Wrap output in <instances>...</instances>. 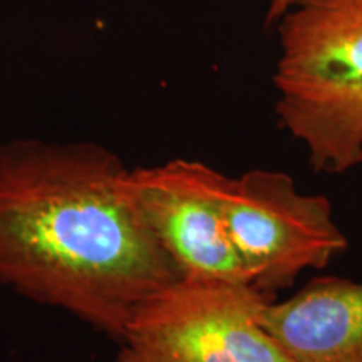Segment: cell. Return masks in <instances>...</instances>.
<instances>
[{"mask_svg": "<svg viewBox=\"0 0 362 362\" xmlns=\"http://www.w3.org/2000/svg\"><path fill=\"white\" fill-rule=\"evenodd\" d=\"M128 173L90 141L0 144V284L121 341L136 307L181 279Z\"/></svg>", "mask_w": 362, "mask_h": 362, "instance_id": "obj_1", "label": "cell"}, {"mask_svg": "<svg viewBox=\"0 0 362 362\" xmlns=\"http://www.w3.org/2000/svg\"><path fill=\"white\" fill-rule=\"evenodd\" d=\"M280 128L307 149L312 170L362 165V0H296L275 22Z\"/></svg>", "mask_w": 362, "mask_h": 362, "instance_id": "obj_2", "label": "cell"}, {"mask_svg": "<svg viewBox=\"0 0 362 362\" xmlns=\"http://www.w3.org/2000/svg\"><path fill=\"white\" fill-rule=\"evenodd\" d=\"M250 284L178 279L136 307L121 344L153 362H293L260 324Z\"/></svg>", "mask_w": 362, "mask_h": 362, "instance_id": "obj_3", "label": "cell"}, {"mask_svg": "<svg viewBox=\"0 0 362 362\" xmlns=\"http://www.w3.org/2000/svg\"><path fill=\"white\" fill-rule=\"evenodd\" d=\"M226 225L250 285L265 297L347 248L327 198L302 193L284 171L252 170L233 178Z\"/></svg>", "mask_w": 362, "mask_h": 362, "instance_id": "obj_4", "label": "cell"}, {"mask_svg": "<svg viewBox=\"0 0 362 362\" xmlns=\"http://www.w3.org/2000/svg\"><path fill=\"white\" fill-rule=\"evenodd\" d=\"M232 180L181 158L129 170L131 198L180 277L250 284L226 225Z\"/></svg>", "mask_w": 362, "mask_h": 362, "instance_id": "obj_5", "label": "cell"}, {"mask_svg": "<svg viewBox=\"0 0 362 362\" xmlns=\"http://www.w3.org/2000/svg\"><path fill=\"white\" fill-rule=\"evenodd\" d=\"M260 324L293 362H362V282L319 277L260 309Z\"/></svg>", "mask_w": 362, "mask_h": 362, "instance_id": "obj_6", "label": "cell"}, {"mask_svg": "<svg viewBox=\"0 0 362 362\" xmlns=\"http://www.w3.org/2000/svg\"><path fill=\"white\" fill-rule=\"evenodd\" d=\"M293 2H296V0H269V4H267V12H265V24L274 25Z\"/></svg>", "mask_w": 362, "mask_h": 362, "instance_id": "obj_7", "label": "cell"}, {"mask_svg": "<svg viewBox=\"0 0 362 362\" xmlns=\"http://www.w3.org/2000/svg\"><path fill=\"white\" fill-rule=\"evenodd\" d=\"M117 362H153V361L144 359V357L136 354L134 351H131L129 347L123 346V347H121L119 356H117Z\"/></svg>", "mask_w": 362, "mask_h": 362, "instance_id": "obj_8", "label": "cell"}]
</instances>
